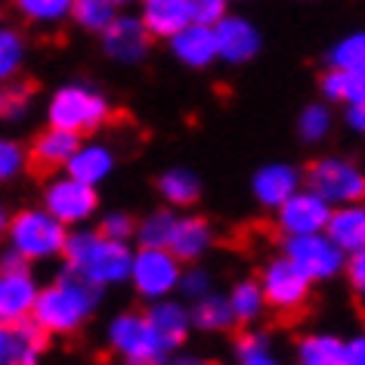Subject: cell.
Returning <instances> with one entry per match:
<instances>
[{
  "label": "cell",
  "mask_w": 365,
  "mask_h": 365,
  "mask_svg": "<svg viewBox=\"0 0 365 365\" xmlns=\"http://www.w3.org/2000/svg\"><path fill=\"white\" fill-rule=\"evenodd\" d=\"M99 288L103 285H99L96 279H90L87 272L68 267L59 276L56 285L38 294L34 316H38L50 331L71 334L81 322H84V316L90 309L99 304Z\"/></svg>",
  "instance_id": "6da1fadb"
},
{
  "label": "cell",
  "mask_w": 365,
  "mask_h": 365,
  "mask_svg": "<svg viewBox=\"0 0 365 365\" xmlns=\"http://www.w3.org/2000/svg\"><path fill=\"white\" fill-rule=\"evenodd\" d=\"M62 254H66L68 267L87 272L99 285H106V282H121L127 272H133V257H130V251H127V245L118 239H106L103 232L68 235Z\"/></svg>",
  "instance_id": "7a4b0ae2"
},
{
  "label": "cell",
  "mask_w": 365,
  "mask_h": 365,
  "mask_svg": "<svg viewBox=\"0 0 365 365\" xmlns=\"http://www.w3.org/2000/svg\"><path fill=\"white\" fill-rule=\"evenodd\" d=\"M263 294L282 322H297L309 304V276L285 254L282 260H272L263 272Z\"/></svg>",
  "instance_id": "3957f363"
},
{
  "label": "cell",
  "mask_w": 365,
  "mask_h": 365,
  "mask_svg": "<svg viewBox=\"0 0 365 365\" xmlns=\"http://www.w3.org/2000/svg\"><path fill=\"white\" fill-rule=\"evenodd\" d=\"M50 211H19L10 223V248L22 251L29 260L53 257L66 251V230Z\"/></svg>",
  "instance_id": "277c9868"
},
{
  "label": "cell",
  "mask_w": 365,
  "mask_h": 365,
  "mask_svg": "<svg viewBox=\"0 0 365 365\" xmlns=\"http://www.w3.org/2000/svg\"><path fill=\"white\" fill-rule=\"evenodd\" d=\"M108 118V103L96 90L68 84L62 87L50 103V124L62 127V130H75V133H90L96 127H103Z\"/></svg>",
  "instance_id": "5b68a950"
},
{
  "label": "cell",
  "mask_w": 365,
  "mask_h": 365,
  "mask_svg": "<svg viewBox=\"0 0 365 365\" xmlns=\"http://www.w3.org/2000/svg\"><path fill=\"white\" fill-rule=\"evenodd\" d=\"M307 186L328 202H359L365 195V177L353 164L337 158H319L307 168Z\"/></svg>",
  "instance_id": "8992f818"
},
{
  "label": "cell",
  "mask_w": 365,
  "mask_h": 365,
  "mask_svg": "<svg viewBox=\"0 0 365 365\" xmlns=\"http://www.w3.org/2000/svg\"><path fill=\"white\" fill-rule=\"evenodd\" d=\"M112 344L124 353L127 365H164V346L158 337H155L149 319L140 316H121L112 325Z\"/></svg>",
  "instance_id": "52a82bcc"
},
{
  "label": "cell",
  "mask_w": 365,
  "mask_h": 365,
  "mask_svg": "<svg viewBox=\"0 0 365 365\" xmlns=\"http://www.w3.org/2000/svg\"><path fill=\"white\" fill-rule=\"evenodd\" d=\"M341 245H334L331 239H322L319 232L313 235H291L288 245H285V254L297 263L300 269L309 276V282H319V279H328L341 269Z\"/></svg>",
  "instance_id": "ba28073f"
},
{
  "label": "cell",
  "mask_w": 365,
  "mask_h": 365,
  "mask_svg": "<svg viewBox=\"0 0 365 365\" xmlns=\"http://www.w3.org/2000/svg\"><path fill=\"white\" fill-rule=\"evenodd\" d=\"M81 133L75 130H62V127H50L47 133H41L31 145L29 155V170L34 180H50L59 168H68V161L81 149Z\"/></svg>",
  "instance_id": "9c48e42d"
},
{
  "label": "cell",
  "mask_w": 365,
  "mask_h": 365,
  "mask_svg": "<svg viewBox=\"0 0 365 365\" xmlns=\"http://www.w3.org/2000/svg\"><path fill=\"white\" fill-rule=\"evenodd\" d=\"M177 254L164 251V248H145L140 257L133 260V282L140 288V294L145 297H158L180 282V267H177Z\"/></svg>",
  "instance_id": "30bf717a"
},
{
  "label": "cell",
  "mask_w": 365,
  "mask_h": 365,
  "mask_svg": "<svg viewBox=\"0 0 365 365\" xmlns=\"http://www.w3.org/2000/svg\"><path fill=\"white\" fill-rule=\"evenodd\" d=\"M328 220H331L328 198L313 192V189L304 195H291L288 202L279 207V226L288 235H313L319 230H325Z\"/></svg>",
  "instance_id": "8fae6325"
},
{
  "label": "cell",
  "mask_w": 365,
  "mask_h": 365,
  "mask_svg": "<svg viewBox=\"0 0 365 365\" xmlns=\"http://www.w3.org/2000/svg\"><path fill=\"white\" fill-rule=\"evenodd\" d=\"M47 211L62 223H78L96 211V192L90 182L59 180L47 189Z\"/></svg>",
  "instance_id": "7c38bea8"
},
{
  "label": "cell",
  "mask_w": 365,
  "mask_h": 365,
  "mask_svg": "<svg viewBox=\"0 0 365 365\" xmlns=\"http://www.w3.org/2000/svg\"><path fill=\"white\" fill-rule=\"evenodd\" d=\"M149 29L143 19L133 16H118V19L103 31V47L118 62H140L149 50Z\"/></svg>",
  "instance_id": "4fadbf2b"
},
{
  "label": "cell",
  "mask_w": 365,
  "mask_h": 365,
  "mask_svg": "<svg viewBox=\"0 0 365 365\" xmlns=\"http://www.w3.org/2000/svg\"><path fill=\"white\" fill-rule=\"evenodd\" d=\"M170 47L180 62H186L192 68H205L207 62H214V56H220L217 29L214 25H202V22H189L180 34H173Z\"/></svg>",
  "instance_id": "5bb4252c"
},
{
  "label": "cell",
  "mask_w": 365,
  "mask_h": 365,
  "mask_svg": "<svg viewBox=\"0 0 365 365\" xmlns=\"http://www.w3.org/2000/svg\"><path fill=\"white\" fill-rule=\"evenodd\" d=\"M34 304H38V288H34L29 272H4V282H0V319H4V325L31 316Z\"/></svg>",
  "instance_id": "9a60e30c"
},
{
  "label": "cell",
  "mask_w": 365,
  "mask_h": 365,
  "mask_svg": "<svg viewBox=\"0 0 365 365\" xmlns=\"http://www.w3.org/2000/svg\"><path fill=\"white\" fill-rule=\"evenodd\" d=\"M214 29H217V41H220V56L226 62H248L260 50V34L248 19L226 16Z\"/></svg>",
  "instance_id": "2e32d148"
},
{
  "label": "cell",
  "mask_w": 365,
  "mask_h": 365,
  "mask_svg": "<svg viewBox=\"0 0 365 365\" xmlns=\"http://www.w3.org/2000/svg\"><path fill=\"white\" fill-rule=\"evenodd\" d=\"M143 22L152 38H173L192 22L189 0H143Z\"/></svg>",
  "instance_id": "e0dca14e"
},
{
  "label": "cell",
  "mask_w": 365,
  "mask_h": 365,
  "mask_svg": "<svg viewBox=\"0 0 365 365\" xmlns=\"http://www.w3.org/2000/svg\"><path fill=\"white\" fill-rule=\"evenodd\" d=\"M297 170L285 164H269L254 177V192L267 207H282L291 195H297Z\"/></svg>",
  "instance_id": "ac0fdd59"
},
{
  "label": "cell",
  "mask_w": 365,
  "mask_h": 365,
  "mask_svg": "<svg viewBox=\"0 0 365 365\" xmlns=\"http://www.w3.org/2000/svg\"><path fill=\"white\" fill-rule=\"evenodd\" d=\"M328 239L341 245L344 251H362L365 248V207H341L328 220Z\"/></svg>",
  "instance_id": "d6986e66"
},
{
  "label": "cell",
  "mask_w": 365,
  "mask_h": 365,
  "mask_svg": "<svg viewBox=\"0 0 365 365\" xmlns=\"http://www.w3.org/2000/svg\"><path fill=\"white\" fill-rule=\"evenodd\" d=\"M145 319H149L155 337H158L168 350H173V346L182 344L186 328H189V322H192V316H186L182 313V307H177V304H158Z\"/></svg>",
  "instance_id": "ffe728a7"
},
{
  "label": "cell",
  "mask_w": 365,
  "mask_h": 365,
  "mask_svg": "<svg viewBox=\"0 0 365 365\" xmlns=\"http://www.w3.org/2000/svg\"><path fill=\"white\" fill-rule=\"evenodd\" d=\"M207 245H211V226H207L202 217L177 220V230H173V239H170V251L177 254L180 260H195Z\"/></svg>",
  "instance_id": "44dd1931"
},
{
  "label": "cell",
  "mask_w": 365,
  "mask_h": 365,
  "mask_svg": "<svg viewBox=\"0 0 365 365\" xmlns=\"http://www.w3.org/2000/svg\"><path fill=\"white\" fill-rule=\"evenodd\" d=\"M328 99H346V103H365V68H331L319 81Z\"/></svg>",
  "instance_id": "7402d4cb"
},
{
  "label": "cell",
  "mask_w": 365,
  "mask_h": 365,
  "mask_svg": "<svg viewBox=\"0 0 365 365\" xmlns=\"http://www.w3.org/2000/svg\"><path fill=\"white\" fill-rule=\"evenodd\" d=\"M189 316H192V325L205 328V331H226V328H232L235 322H239L232 304H226V300L214 297V294L198 297V304L192 307Z\"/></svg>",
  "instance_id": "603a6c76"
},
{
  "label": "cell",
  "mask_w": 365,
  "mask_h": 365,
  "mask_svg": "<svg viewBox=\"0 0 365 365\" xmlns=\"http://www.w3.org/2000/svg\"><path fill=\"white\" fill-rule=\"evenodd\" d=\"M297 353H300V365H346V346L328 334L304 337Z\"/></svg>",
  "instance_id": "cb8c5ba5"
},
{
  "label": "cell",
  "mask_w": 365,
  "mask_h": 365,
  "mask_svg": "<svg viewBox=\"0 0 365 365\" xmlns=\"http://www.w3.org/2000/svg\"><path fill=\"white\" fill-rule=\"evenodd\" d=\"M112 170V155L99 145H87V149H78V155L68 161V173L81 182H99L106 173Z\"/></svg>",
  "instance_id": "d4e9b609"
},
{
  "label": "cell",
  "mask_w": 365,
  "mask_h": 365,
  "mask_svg": "<svg viewBox=\"0 0 365 365\" xmlns=\"http://www.w3.org/2000/svg\"><path fill=\"white\" fill-rule=\"evenodd\" d=\"M71 16L84 31H99V34L118 19L112 0H75Z\"/></svg>",
  "instance_id": "484cf974"
},
{
  "label": "cell",
  "mask_w": 365,
  "mask_h": 365,
  "mask_svg": "<svg viewBox=\"0 0 365 365\" xmlns=\"http://www.w3.org/2000/svg\"><path fill=\"white\" fill-rule=\"evenodd\" d=\"M161 195L173 205H192L198 202V180L189 170H170L158 180Z\"/></svg>",
  "instance_id": "4316f807"
},
{
  "label": "cell",
  "mask_w": 365,
  "mask_h": 365,
  "mask_svg": "<svg viewBox=\"0 0 365 365\" xmlns=\"http://www.w3.org/2000/svg\"><path fill=\"white\" fill-rule=\"evenodd\" d=\"M267 304V294H263V285H257L254 279L248 282H239L232 291V309H235V319L239 322H251L257 319V313Z\"/></svg>",
  "instance_id": "83f0119b"
},
{
  "label": "cell",
  "mask_w": 365,
  "mask_h": 365,
  "mask_svg": "<svg viewBox=\"0 0 365 365\" xmlns=\"http://www.w3.org/2000/svg\"><path fill=\"white\" fill-rule=\"evenodd\" d=\"M13 4L31 22H59L75 10V0H13Z\"/></svg>",
  "instance_id": "f1b7e54d"
},
{
  "label": "cell",
  "mask_w": 365,
  "mask_h": 365,
  "mask_svg": "<svg viewBox=\"0 0 365 365\" xmlns=\"http://www.w3.org/2000/svg\"><path fill=\"white\" fill-rule=\"evenodd\" d=\"M173 230H177V217L170 211H155L149 220L140 226V242L145 248H170Z\"/></svg>",
  "instance_id": "f546056e"
},
{
  "label": "cell",
  "mask_w": 365,
  "mask_h": 365,
  "mask_svg": "<svg viewBox=\"0 0 365 365\" xmlns=\"http://www.w3.org/2000/svg\"><path fill=\"white\" fill-rule=\"evenodd\" d=\"M328 59H331V68H365V31H356L350 38L337 41L334 50L328 53Z\"/></svg>",
  "instance_id": "4dcf8cb0"
},
{
  "label": "cell",
  "mask_w": 365,
  "mask_h": 365,
  "mask_svg": "<svg viewBox=\"0 0 365 365\" xmlns=\"http://www.w3.org/2000/svg\"><path fill=\"white\" fill-rule=\"evenodd\" d=\"M22 38L16 34L13 29H4L0 31V75L10 78L16 68L22 66Z\"/></svg>",
  "instance_id": "1f68e13d"
},
{
  "label": "cell",
  "mask_w": 365,
  "mask_h": 365,
  "mask_svg": "<svg viewBox=\"0 0 365 365\" xmlns=\"http://www.w3.org/2000/svg\"><path fill=\"white\" fill-rule=\"evenodd\" d=\"M328 127H331V115H328L322 106L304 108V115H300V136H304L307 143L322 140V136L328 133Z\"/></svg>",
  "instance_id": "d6a6232c"
},
{
  "label": "cell",
  "mask_w": 365,
  "mask_h": 365,
  "mask_svg": "<svg viewBox=\"0 0 365 365\" xmlns=\"http://www.w3.org/2000/svg\"><path fill=\"white\" fill-rule=\"evenodd\" d=\"M226 4H230V0H189V10H192V22L217 25L220 19H226Z\"/></svg>",
  "instance_id": "836d02e7"
},
{
  "label": "cell",
  "mask_w": 365,
  "mask_h": 365,
  "mask_svg": "<svg viewBox=\"0 0 365 365\" xmlns=\"http://www.w3.org/2000/svg\"><path fill=\"white\" fill-rule=\"evenodd\" d=\"M99 232L106 235V239H118V242H124L127 235L133 232V223H130V217L127 214H112V217H106L103 226H99Z\"/></svg>",
  "instance_id": "e575fe53"
},
{
  "label": "cell",
  "mask_w": 365,
  "mask_h": 365,
  "mask_svg": "<svg viewBox=\"0 0 365 365\" xmlns=\"http://www.w3.org/2000/svg\"><path fill=\"white\" fill-rule=\"evenodd\" d=\"M29 99H31V87H29V84H25V87H10V90L4 93V115H6V118L22 115L25 106H29Z\"/></svg>",
  "instance_id": "d590c367"
},
{
  "label": "cell",
  "mask_w": 365,
  "mask_h": 365,
  "mask_svg": "<svg viewBox=\"0 0 365 365\" xmlns=\"http://www.w3.org/2000/svg\"><path fill=\"white\" fill-rule=\"evenodd\" d=\"M19 164H22V152H19V145L4 143V149H0V173H4V177L10 180L13 173L19 170Z\"/></svg>",
  "instance_id": "8d00e7d4"
},
{
  "label": "cell",
  "mask_w": 365,
  "mask_h": 365,
  "mask_svg": "<svg viewBox=\"0 0 365 365\" xmlns=\"http://www.w3.org/2000/svg\"><path fill=\"white\" fill-rule=\"evenodd\" d=\"M350 285L359 297H365V248L353 254L350 260Z\"/></svg>",
  "instance_id": "74e56055"
},
{
  "label": "cell",
  "mask_w": 365,
  "mask_h": 365,
  "mask_svg": "<svg viewBox=\"0 0 365 365\" xmlns=\"http://www.w3.org/2000/svg\"><path fill=\"white\" fill-rule=\"evenodd\" d=\"M207 288H211V282H207V276L198 272V269H192L186 279H182V291H186L189 297H205Z\"/></svg>",
  "instance_id": "f35d334b"
},
{
  "label": "cell",
  "mask_w": 365,
  "mask_h": 365,
  "mask_svg": "<svg viewBox=\"0 0 365 365\" xmlns=\"http://www.w3.org/2000/svg\"><path fill=\"white\" fill-rule=\"evenodd\" d=\"M235 350H239L242 359L245 356H254V353H263L267 350V337L263 334H242L239 344H235Z\"/></svg>",
  "instance_id": "ab89813d"
},
{
  "label": "cell",
  "mask_w": 365,
  "mask_h": 365,
  "mask_svg": "<svg viewBox=\"0 0 365 365\" xmlns=\"http://www.w3.org/2000/svg\"><path fill=\"white\" fill-rule=\"evenodd\" d=\"M346 365H365V337L346 344Z\"/></svg>",
  "instance_id": "60d3db41"
},
{
  "label": "cell",
  "mask_w": 365,
  "mask_h": 365,
  "mask_svg": "<svg viewBox=\"0 0 365 365\" xmlns=\"http://www.w3.org/2000/svg\"><path fill=\"white\" fill-rule=\"evenodd\" d=\"M346 121H350L353 130L365 133V103H350V108H346Z\"/></svg>",
  "instance_id": "b9f144b4"
},
{
  "label": "cell",
  "mask_w": 365,
  "mask_h": 365,
  "mask_svg": "<svg viewBox=\"0 0 365 365\" xmlns=\"http://www.w3.org/2000/svg\"><path fill=\"white\" fill-rule=\"evenodd\" d=\"M245 365H276V362H272V359H269V356H267V350H263V353L245 356Z\"/></svg>",
  "instance_id": "7bdbcfd3"
},
{
  "label": "cell",
  "mask_w": 365,
  "mask_h": 365,
  "mask_svg": "<svg viewBox=\"0 0 365 365\" xmlns=\"http://www.w3.org/2000/svg\"><path fill=\"white\" fill-rule=\"evenodd\" d=\"M170 365H205L202 359H177V362H170Z\"/></svg>",
  "instance_id": "ee69618b"
},
{
  "label": "cell",
  "mask_w": 365,
  "mask_h": 365,
  "mask_svg": "<svg viewBox=\"0 0 365 365\" xmlns=\"http://www.w3.org/2000/svg\"><path fill=\"white\" fill-rule=\"evenodd\" d=\"M34 359H38V356H31V359H25L22 365H38V362H34Z\"/></svg>",
  "instance_id": "f6af8a7d"
},
{
  "label": "cell",
  "mask_w": 365,
  "mask_h": 365,
  "mask_svg": "<svg viewBox=\"0 0 365 365\" xmlns=\"http://www.w3.org/2000/svg\"><path fill=\"white\" fill-rule=\"evenodd\" d=\"M112 4H115V6H124V4H130V0H112Z\"/></svg>",
  "instance_id": "bcb514c9"
}]
</instances>
